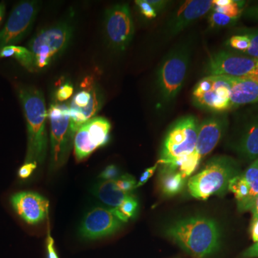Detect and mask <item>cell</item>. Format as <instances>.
I'll return each mask as SVG.
<instances>
[{"mask_svg":"<svg viewBox=\"0 0 258 258\" xmlns=\"http://www.w3.org/2000/svg\"><path fill=\"white\" fill-rule=\"evenodd\" d=\"M102 97L94 85L76 93L69 104L71 129L75 136L81 125L94 118L102 107Z\"/></svg>","mask_w":258,"mask_h":258,"instance_id":"16","label":"cell"},{"mask_svg":"<svg viewBox=\"0 0 258 258\" xmlns=\"http://www.w3.org/2000/svg\"><path fill=\"white\" fill-rule=\"evenodd\" d=\"M105 30L110 45L115 50H126L134 38V24L128 4H117L106 10Z\"/></svg>","mask_w":258,"mask_h":258,"instance_id":"12","label":"cell"},{"mask_svg":"<svg viewBox=\"0 0 258 258\" xmlns=\"http://www.w3.org/2000/svg\"><path fill=\"white\" fill-rule=\"evenodd\" d=\"M148 1L154 7V9L157 10L158 13L165 10L171 3L165 0H148Z\"/></svg>","mask_w":258,"mask_h":258,"instance_id":"37","label":"cell"},{"mask_svg":"<svg viewBox=\"0 0 258 258\" xmlns=\"http://www.w3.org/2000/svg\"><path fill=\"white\" fill-rule=\"evenodd\" d=\"M137 208H138V202L132 194L130 196L125 199L118 208L111 209V210L120 221L126 222H128L129 218H132L135 215Z\"/></svg>","mask_w":258,"mask_h":258,"instance_id":"25","label":"cell"},{"mask_svg":"<svg viewBox=\"0 0 258 258\" xmlns=\"http://www.w3.org/2000/svg\"><path fill=\"white\" fill-rule=\"evenodd\" d=\"M46 242L48 258H58L57 253H56L55 247H54V240L52 236H51L50 231H48V232H47Z\"/></svg>","mask_w":258,"mask_h":258,"instance_id":"36","label":"cell"},{"mask_svg":"<svg viewBox=\"0 0 258 258\" xmlns=\"http://www.w3.org/2000/svg\"><path fill=\"white\" fill-rule=\"evenodd\" d=\"M166 235L194 258H205L220 246V231L216 222L205 217H191L173 224Z\"/></svg>","mask_w":258,"mask_h":258,"instance_id":"3","label":"cell"},{"mask_svg":"<svg viewBox=\"0 0 258 258\" xmlns=\"http://www.w3.org/2000/svg\"><path fill=\"white\" fill-rule=\"evenodd\" d=\"M237 120L232 148L241 159L252 162L258 157V103L239 112Z\"/></svg>","mask_w":258,"mask_h":258,"instance_id":"11","label":"cell"},{"mask_svg":"<svg viewBox=\"0 0 258 258\" xmlns=\"http://www.w3.org/2000/svg\"><path fill=\"white\" fill-rule=\"evenodd\" d=\"M5 9H6V7H5V3H0V25H1L2 21H3V18L5 16Z\"/></svg>","mask_w":258,"mask_h":258,"instance_id":"40","label":"cell"},{"mask_svg":"<svg viewBox=\"0 0 258 258\" xmlns=\"http://www.w3.org/2000/svg\"><path fill=\"white\" fill-rule=\"evenodd\" d=\"M228 190L235 195L237 202L239 211H247V201L249 195L248 183L244 179L243 174H240L231 179L228 185Z\"/></svg>","mask_w":258,"mask_h":258,"instance_id":"23","label":"cell"},{"mask_svg":"<svg viewBox=\"0 0 258 258\" xmlns=\"http://www.w3.org/2000/svg\"><path fill=\"white\" fill-rule=\"evenodd\" d=\"M235 32L243 34L247 39V45L242 54L258 58V28H240Z\"/></svg>","mask_w":258,"mask_h":258,"instance_id":"26","label":"cell"},{"mask_svg":"<svg viewBox=\"0 0 258 258\" xmlns=\"http://www.w3.org/2000/svg\"><path fill=\"white\" fill-rule=\"evenodd\" d=\"M249 211L252 212V218H258V197L254 200L253 205Z\"/></svg>","mask_w":258,"mask_h":258,"instance_id":"39","label":"cell"},{"mask_svg":"<svg viewBox=\"0 0 258 258\" xmlns=\"http://www.w3.org/2000/svg\"><path fill=\"white\" fill-rule=\"evenodd\" d=\"M242 16L250 21L258 23V3L251 5V6L246 7Z\"/></svg>","mask_w":258,"mask_h":258,"instance_id":"33","label":"cell"},{"mask_svg":"<svg viewBox=\"0 0 258 258\" xmlns=\"http://www.w3.org/2000/svg\"><path fill=\"white\" fill-rule=\"evenodd\" d=\"M238 258H258V242L245 249Z\"/></svg>","mask_w":258,"mask_h":258,"instance_id":"35","label":"cell"},{"mask_svg":"<svg viewBox=\"0 0 258 258\" xmlns=\"http://www.w3.org/2000/svg\"><path fill=\"white\" fill-rule=\"evenodd\" d=\"M37 166L36 162L24 163L23 165L19 169L18 176L23 179H28L36 169Z\"/></svg>","mask_w":258,"mask_h":258,"instance_id":"31","label":"cell"},{"mask_svg":"<svg viewBox=\"0 0 258 258\" xmlns=\"http://www.w3.org/2000/svg\"><path fill=\"white\" fill-rule=\"evenodd\" d=\"M200 124L196 117L189 115L181 117L171 125L157 161L162 169L178 170L180 164L195 151Z\"/></svg>","mask_w":258,"mask_h":258,"instance_id":"4","label":"cell"},{"mask_svg":"<svg viewBox=\"0 0 258 258\" xmlns=\"http://www.w3.org/2000/svg\"><path fill=\"white\" fill-rule=\"evenodd\" d=\"M238 19L211 10L209 15V25L212 29H221L235 25Z\"/></svg>","mask_w":258,"mask_h":258,"instance_id":"27","label":"cell"},{"mask_svg":"<svg viewBox=\"0 0 258 258\" xmlns=\"http://www.w3.org/2000/svg\"><path fill=\"white\" fill-rule=\"evenodd\" d=\"M18 95L28 129V149L25 163L42 164L47 152V111L43 93L32 86H20L18 88Z\"/></svg>","mask_w":258,"mask_h":258,"instance_id":"2","label":"cell"},{"mask_svg":"<svg viewBox=\"0 0 258 258\" xmlns=\"http://www.w3.org/2000/svg\"><path fill=\"white\" fill-rule=\"evenodd\" d=\"M240 174L238 163L232 157L219 156L188 181L190 195L198 200H208L215 195H222L228 189L229 182Z\"/></svg>","mask_w":258,"mask_h":258,"instance_id":"5","label":"cell"},{"mask_svg":"<svg viewBox=\"0 0 258 258\" xmlns=\"http://www.w3.org/2000/svg\"><path fill=\"white\" fill-rule=\"evenodd\" d=\"M257 71L258 58L228 49L212 53L205 66L207 76L249 79Z\"/></svg>","mask_w":258,"mask_h":258,"instance_id":"9","label":"cell"},{"mask_svg":"<svg viewBox=\"0 0 258 258\" xmlns=\"http://www.w3.org/2000/svg\"><path fill=\"white\" fill-rule=\"evenodd\" d=\"M74 33L71 19L42 29L31 39L28 49L35 58L37 72L46 69L69 47Z\"/></svg>","mask_w":258,"mask_h":258,"instance_id":"6","label":"cell"},{"mask_svg":"<svg viewBox=\"0 0 258 258\" xmlns=\"http://www.w3.org/2000/svg\"><path fill=\"white\" fill-rule=\"evenodd\" d=\"M249 232L254 243L258 242V218H252L249 227Z\"/></svg>","mask_w":258,"mask_h":258,"instance_id":"38","label":"cell"},{"mask_svg":"<svg viewBox=\"0 0 258 258\" xmlns=\"http://www.w3.org/2000/svg\"><path fill=\"white\" fill-rule=\"evenodd\" d=\"M40 5L37 1H23L13 8L4 28L0 30V51L5 47L16 45L28 35Z\"/></svg>","mask_w":258,"mask_h":258,"instance_id":"10","label":"cell"},{"mask_svg":"<svg viewBox=\"0 0 258 258\" xmlns=\"http://www.w3.org/2000/svg\"><path fill=\"white\" fill-rule=\"evenodd\" d=\"M230 76H207L194 88L191 101L203 111L224 114L231 111Z\"/></svg>","mask_w":258,"mask_h":258,"instance_id":"8","label":"cell"},{"mask_svg":"<svg viewBox=\"0 0 258 258\" xmlns=\"http://www.w3.org/2000/svg\"><path fill=\"white\" fill-rule=\"evenodd\" d=\"M115 180L118 187L123 192L132 194V191L136 189L137 183L132 175L125 174V175L120 176Z\"/></svg>","mask_w":258,"mask_h":258,"instance_id":"28","label":"cell"},{"mask_svg":"<svg viewBox=\"0 0 258 258\" xmlns=\"http://www.w3.org/2000/svg\"><path fill=\"white\" fill-rule=\"evenodd\" d=\"M227 115H212L202 122L199 127L195 151L186 158L188 162L198 168L200 161L217 147L228 127Z\"/></svg>","mask_w":258,"mask_h":258,"instance_id":"14","label":"cell"},{"mask_svg":"<svg viewBox=\"0 0 258 258\" xmlns=\"http://www.w3.org/2000/svg\"><path fill=\"white\" fill-rule=\"evenodd\" d=\"M119 170L115 165H109L102 171L99 177L104 180L116 179L119 177Z\"/></svg>","mask_w":258,"mask_h":258,"instance_id":"32","label":"cell"},{"mask_svg":"<svg viewBox=\"0 0 258 258\" xmlns=\"http://www.w3.org/2000/svg\"><path fill=\"white\" fill-rule=\"evenodd\" d=\"M47 118L50 123V169L55 170L67 161L74 142L69 104L51 105L47 111Z\"/></svg>","mask_w":258,"mask_h":258,"instance_id":"7","label":"cell"},{"mask_svg":"<svg viewBox=\"0 0 258 258\" xmlns=\"http://www.w3.org/2000/svg\"><path fill=\"white\" fill-rule=\"evenodd\" d=\"M94 195L111 209H116L132 194L122 191L117 186L115 180L113 179L104 180L98 183L95 187Z\"/></svg>","mask_w":258,"mask_h":258,"instance_id":"20","label":"cell"},{"mask_svg":"<svg viewBox=\"0 0 258 258\" xmlns=\"http://www.w3.org/2000/svg\"><path fill=\"white\" fill-rule=\"evenodd\" d=\"M158 166H159V164L157 162L155 165L152 166V167L148 168V169L144 171L143 174H142L140 179L139 180L138 183L137 184V186H136V189L143 186L144 184L147 182L148 180L152 177L154 173L157 170Z\"/></svg>","mask_w":258,"mask_h":258,"instance_id":"34","label":"cell"},{"mask_svg":"<svg viewBox=\"0 0 258 258\" xmlns=\"http://www.w3.org/2000/svg\"><path fill=\"white\" fill-rule=\"evenodd\" d=\"M74 88L72 83L66 82L57 88L55 93V98L58 102H64L69 100L74 94Z\"/></svg>","mask_w":258,"mask_h":258,"instance_id":"30","label":"cell"},{"mask_svg":"<svg viewBox=\"0 0 258 258\" xmlns=\"http://www.w3.org/2000/svg\"><path fill=\"white\" fill-rule=\"evenodd\" d=\"M136 5L138 7L141 13L149 20H152L157 18L158 13L157 10L154 9L148 0H137L135 1Z\"/></svg>","mask_w":258,"mask_h":258,"instance_id":"29","label":"cell"},{"mask_svg":"<svg viewBox=\"0 0 258 258\" xmlns=\"http://www.w3.org/2000/svg\"><path fill=\"white\" fill-rule=\"evenodd\" d=\"M232 110L258 103V83L249 79L230 77Z\"/></svg>","mask_w":258,"mask_h":258,"instance_id":"19","label":"cell"},{"mask_svg":"<svg viewBox=\"0 0 258 258\" xmlns=\"http://www.w3.org/2000/svg\"><path fill=\"white\" fill-rule=\"evenodd\" d=\"M242 174L249 186V195L247 205V211H249L254 200L258 197V157L252 161V164Z\"/></svg>","mask_w":258,"mask_h":258,"instance_id":"24","label":"cell"},{"mask_svg":"<svg viewBox=\"0 0 258 258\" xmlns=\"http://www.w3.org/2000/svg\"><path fill=\"white\" fill-rule=\"evenodd\" d=\"M194 39L189 37L176 44L161 60L157 73L160 108L172 105L184 86L192 57Z\"/></svg>","mask_w":258,"mask_h":258,"instance_id":"1","label":"cell"},{"mask_svg":"<svg viewBox=\"0 0 258 258\" xmlns=\"http://www.w3.org/2000/svg\"><path fill=\"white\" fill-rule=\"evenodd\" d=\"M185 180L179 170L162 169L160 176L161 191L167 196L177 195L184 187Z\"/></svg>","mask_w":258,"mask_h":258,"instance_id":"21","label":"cell"},{"mask_svg":"<svg viewBox=\"0 0 258 258\" xmlns=\"http://www.w3.org/2000/svg\"><path fill=\"white\" fill-rule=\"evenodd\" d=\"M120 221L111 209L96 208L83 218L80 234L86 240H96L113 235L121 227Z\"/></svg>","mask_w":258,"mask_h":258,"instance_id":"17","label":"cell"},{"mask_svg":"<svg viewBox=\"0 0 258 258\" xmlns=\"http://www.w3.org/2000/svg\"><path fill=\"white\" fill-rule=\"evenodd\" d=\"M4 57H14L30 72H37L34 56L31 51L26 47L18 45L5 47L0 51V58Z\"/></svg>","mask_w":258,"mask_h":258,"instance_id":"22","label":"cell"},{"mask_svg":"<svg viewBox=\"0 0 258 258\" xmlns=\"http://www.w3.org/2000/svg\"><path fill=\"white\" fill-rule=\"evenodd\" d=\"M15 212L29 225L40 223L48 216L49 201L42 195L32 191H21L10 198Z\"/></svg>","mask_w":258,"mask_h":258,"instance_id":"18","label":"cell"},{"mask_svg":"<svg viewBox=\"0 0 258 258\" xmlns=\"http://www.w3.org/2000/svg\"><path fill=\"white\" fill-rule=\"evenodd\" d=\"M214 7L213 0H189L180 5L168 19L163 34L166 38H171L184 31L210 13Z\"/></svg>","mask_w":258,"mask_h":258,"instance_id":"15","label":"cell"},{"mask_svg":"<svg viewBox=\"0 0 258 258\" xmlns=\"http://www.w3.org/2000/svg\"><path fill=\"white\" fill-rule=\"evenodd\" d=\"M111 125L103 117L95 116L79 128L74 136V151L76 160L81 161L94 151L104 147L109 142Z\"/></svg>","mask_w":258,"mask_h":258,"instance_id":"13","label":"cell"}]
</instances>
